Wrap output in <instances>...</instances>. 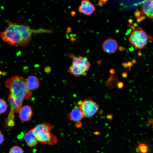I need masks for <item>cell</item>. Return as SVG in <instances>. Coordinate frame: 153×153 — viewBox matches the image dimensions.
<instances>
[{
    "mask_svg": "<svg viewBox=\"0 0 153 153\" xmlns=\"http://www.w3.org/2000/svg\"><path fill=\"white\" fill-rule=\"evenodd\" d=\"M26 82L23 77L16 75L5 82V86L10 91L7 101L10 107L9 114L11 115L18 113L24 100L29 99L31 97L32 92L27 88Z\"/></svg>",
    "mask_w": 153,
    "mask_h": 153,
    "instance_id": "1",
    "label": "cell"
},
{
    "mask_svg": "<svg viewBox=\"0 0 153 153\" xmlns=\"http://www.w3.org/2000/svg\"><path fill=\"white\" fill-rule=\"evenodd\" d=\"M33 32L27 25L8 21V26L4 31L0 32V37L9 45L24 46L30 43Z\"/></svg>",
    "mask_w": 153,
    "mask_h": 153,
    "instance_id": "2",
    "label": "cell"
},
{
    "mask_svg": "<svg viewBox=\"0 0 153 153\" xmlns=\"http://www.w3.org/2000/svg\"><path fill=\"white\" fill-rule=\"evenodd\" d=\"M54 127L50 124L44 122L39 124L33 129L34 133L38 142L41 144L53 145L58 142L56 136L51 131Z\"/></svg>",
    "mask_w": 153,
    "mask_h": 153,
    "instance_id": "3",
    "label": "cell"
},
{
    "mask_svg": "<svg viewBox=\"0 0 153 153\" xmlns=\"http://www.w3.org/2000/svg\"><path fill=\"white\" fill-rule=\"evenodd\" d=\"M129 41L135 47V49L143 48L148 42L153 38L141 27L133 29L128 38Z\"/></svg>",
    "mask_w": 153,
    "mask_h": 153,
    "instance_id": "4",
    "label": "cell"
},
{
    "mask_svg": "<svg viewBox=\"0 0 153 153\" xmlns=\"http://www.w3.org/2000/svg\"><path fill=\"white\" fill-rule=\"evenodd\" d=\"M78 104L84 117L86 118L93 116L99 109L97 104L91 99L80 101Z\"/></svg>",
    "mask_w": 153,
    "mask_h": 153,
    "instance_id": "5",
    "label": "cell"
},
{
    "mask_svg": "<svg viewBox=\"0 0 153 153\" xmlns=\"http://www.w3.org/2000/svg\"><path fill=\"white\" fill-rule=\"evenodd\" d=\"M68 56L73 60L72 65L79 68L87 71L91 66L90 63L86 57L76 56L72 54H69Z\"/></svg>",
    "mask_w": 153,
    "mask_h": 153,
    "instance_id": "6",
    "label": "cell"
},
{
    "mask_svg": "<svg viewBox=\"0 0 153 153\" xmlns=\"http://www.w3.org/2000/svg\"><path fill=\"white\" fill-rule=\"evenodd\" d=\"M68 116L70 121L76 122H80L84 117L77 103L75 104Z\"/></svg>",
    "mask_w": 153,
    "mask_h": 153,
    "instance_id": "7",
    "label": "cell"
},
{
    "mask_svg": "<svg viewBox=\"0 0 153 153\" xmlns=\"http://www.w3.org/2000/svg\"><path fill=\"white\" fill-rule=\"evenodd\" d=\"M118 47V44L114 39L109 38L103 42L102 48L104 51L108 54L114 53L116 51Z\"/></svg>",
    "mask_w": 153,
    "mask_h": 153,
    "instance_id": "8",
    "label": "cell"
},
{
    "mask_svg": "<svg viewBox=\"0 0 153 153\" xmlns=\"http://www.w3.org/2000/svg\"><path fill=\"white\" fill-rule=\"evenodd\" d=\"M18 113L20 120L23 122H28L30 120L33 114L31 107L28 105L22 107Z\"/></svg>",
    "mask_w": 153,
    "mask_h": 153,
    "instance_id": "9",
    "label": "cell"
},
{
    "mask_svg": "<svg viewBox=\"0 0 153 153\" xmlns=\"http://www.w3.org/2000/svg\"><path fill=\"white\" fill-rule=\"evenodd\" d=\"M94 5L88 0L82 1L79 6L78 10L79 12L87 15H91L95 11Z\"/></svg>",
    "mask_w": 153,
    "mask_h": 153,
    "instance_id": "10",
    "label": "cell"
},
{
    "mask_svg": "<svg viewBox=\"0 0 153 153\" xmlns=\"http://www.w3.org/2000/svg\"><path fill=\"white\" fill-rule=\"evenodd\" d=\"M140 13L148 18L153 19V0L145 1L141 7Z\"/></svg>",
    "mask_w": 153,
    "mask_h": 153,
    "instance_id": "11",
    "label": "cell"
},
{
    "mask_svg": "<svg viewBox=\"0 0 153 153\" xmlns=\"http://www.w3.org/2000/svg\"><path fill=\"white\" fill-rule=\"evenodd\" d=\"M24 139L27 145L31 147L36 146L38 141L35 136L33 129L26 133L24 136Z\"/></svg>",
    "mask_w": 153,
    "mask_h": 153,
    "instance_id": "12",
    "label": "cell"
},
{
    "mask_svg": "<svg viewBox=\"0 0 153 153\" xmlns=\"http://www.w3.org/2000/svg\"><path fill=\"white\" fill-rule=\"evenodd\" d=\"M26 84L27 88L30 91L37 89L40 85L39 79L34 75L29 76L26 80Z\"/></svg>",
    "mask_w": 153,
    "mask_h": 153,
    "instance_id": "13",
    "label": "cell"
},
{
    "mask_svg": "<svg viewBox=\"0 0 153 153\" xmlns=\"http://www.w3.org/2000/svg\"><path fill=\"white\" fill-rule=\"evenodd\" d=\"M69 70L71 74L76 77L81 76H85L87 74L86 71L79 69L72 65L69 67Z\"/></svg>",
    "mask_w": 153,
    "mask_h": 153,
    "instance_id": "14",
    "label": "cell"
},
{
    "mask_svg": "<svg viewBox=\"0 0 153 153\" xmlns=\"http://www.w3.org/2000/svg\"><path fill=\"white\" fill-rule=\"evenodd\" d=\"M118 77L113 74L111 75L107 80L106 86L109 88H113L116 83L117 84Z\"/></svg>",
    "mask_w": 153,
    "mask_h": 153,
    "instance_id": "15",
    "label": "cell"
},
{
    "mask_svg": "<svg viewBox=\"0 0 153 153\" xmlns=\"http://www.w3.org/2000/svg\"><path fill=\"white\" fill-rule=\"evenodd\" d=\"M137 149L139 153H147L149 150L147 145L144 143H140Z\"/></svg>",
    "mask_w": 153,
    "mask_h": 153,
    "instance_id": "16",
    "label": "cell"
},
{
    "mask_svg": "<svg viewBox=\"0 0 153 153\" xmlns=\"http://www.w3.org/2000/svg\"><path fill=\"white\" fill-rule=\"evenodd\" d=\"M7 109V102L4 100L0 99V114L4 113Z\"/></svg>",
    "mask_w": 153,
    "mask_h": 153,
    "instance_id": "17",
    "label": "cell"
},
{
    "mask_svg": "<svg viewBox=\"0 0 153 153\" xmlns=\"http://www.w3.org/2000/svg\"><path fill=\"white\" fill-rule=\"evenodd\" d=\"M9 153H24L22 148L18 146H15L10 150Z\"/></svg>",
    "mask_w": 153,
    "mask_h": 153,
    "instance_id": "18",
    "label": "cell"
},
{
    "mask_svg": "<svg viewBox=\"0 0 153 153\" xmlns=\"http://www.w3.org/2000/svg\"><path fill=\"white\" fill-rule=\"evenodd\" d=\"M4 136L3 133L0 131V145L2 144L5 141Z\"/></svg>",
    "mask_w": 153,
    "mask_h": 153,
    "instance_id": "19",
    "label": "cell"
},
{
    "mask_svg": "<svg viewBox=\"0 0 153 153\" xmlns=\"http://www.w3.org/2000/svg\"><path fill=\"white\" fill-rule=\"evenodd\" d=\"M117 85L118 88L121 89H122L123 88L124 86V84L122 82L120 81L118 82L117 83Z\"/></svg>",
    "mask_w": 153,
    "mask_h": 153,
    "instance_id": "20",
    "label": "cell"
},
{
    "mask_svg": "<svg viewBox=\"0 0 153 153\" xmlns=\"http://www.w3.org/2000/svg\"><path fill=\"white\" fill-rule=\"evenodd\" d=\"M122 75L123 77L124 78H126L127 77V73L126 72H124L122 73Z\"/></svg>",
    "mask_w": 153,
    "mask_h": 153,
    "instance_id": "21",
    "label": "cell"
},
{
    "mask_svg": "<svg viewBox=\"0 0 153 153\" xmlns=\"http://www.w3.org/2000/svg\"><path fill=\"white\" fill-rule=\"evenodd\" d=\"M123 66L126 68H127L128 67V65L127 63H125L123 64Z\"/></svg>",
    "mask_w": 153,
    "mask_h": 153,
    "instance_id": "22",
    "label": "cell"
},
{
    "mask_svg": "<svg viewBox=\"0 0 153 153\" xmlns=\"http://www.w3.org/2000/svg\"><path fill=\"white\" fill-rule=\"evenodd\" d=\"M128 67H130L132 65V63L130 61H129L127 63Z\"/></svg>",
    "mask_w": 153,
    "mask_h": 153,
    "instance_id": "23",
    "label": "cell"
},
{
    "mask_svg": "<svg viewBox=\"0 0 153 153\" xmlns=\"http://www.w3.org/2000/svg\"><path fill=\"white\" fill-rule=\"evenodd\" d=\"M110 72L111 74H113L114 73V71L113 69H111L110 71Z\"/></svg>",
    "mask_w": 153,
    "mask_h": 153,
    "instance_id": "24",
    "label": "cell"
},
{
    "mask_svg": "<svg viewBox=\"0 0 153 153\" xmlns=\"http://www.w3.org/2000/svg\"><path fill=\"white\" fill-rule=\"evenodd\" d=\"M103 2H102L101 1H100V2H99V5L100 6L102 5L103 4Z\"/></svg>",
    "mask_w": 153,
    "mask_h": 153,
    "instance_id": "25",
    "label": "cell"
},
{
    "mask_svg": "<svg viewBox=\"0 0 153 153\" xmlns=\"http://www.w3.org/2000/svg\"><path fill=\"white\" fill-rule=\"evenodd\" d=\"M2 72L0 71V75L1 74Z\"/></svg>",
    "mask_w": 153,
    "mask_h": 153,
    "instance_id": "26",
    "label": "cell"
},
{
    "mask_svg": "<svg viewBox=\"0 0 153 153\" xmlns=\"http://www.w3.org/2000/svg\"></svg>",
    "mask_w": 153,
    "mask_h": 153,
    "instance_id": "27",
    "label": "cell"
}]
</instances>
